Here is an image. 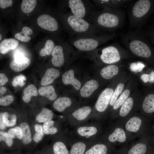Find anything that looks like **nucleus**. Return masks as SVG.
Masks as SVG:
<instances>
[{"mask_svg":"<svg viewBox=\"0 0 154 154\" xmlns=\"http://www.w3.org/2000/svg\"><path fill=\"white\" fill-rule=\"evenodd\" d=\"M93 143L81 141L75 142L71 145L69 154H84Z\"/></svg>","mask_w":154,"mask_h":154,"instance_id":"a211bd4d","label":"nucleus"},{"mask_svg":"<svg viewBox=\"0 0 154 154\" xmlns=\"http://www.w3.org/2000/svg\"><path fill=\"white\" fill-rule=\"evenodd\" d=\"M119 72L118 67L115 64H110L103 68L100 72L101 76L106 80H110L116 75Z\"/></svg>","mask_w":154,"mask_h":154,"instance_id":"4be33fe9","label":"nucleus"},{"mask_svg":"<svg viewBox=\"0 0 154 154\" xmlns=\"http://www.w3.org/2000/svg\"><path fill=\"white\" fill-rule=\"evenodd\" d=\"M126 139L125 133L122 128H116L108 137L109 141L111 143L118 141L120 143L125 142Z\"/></svg>","mask_w":154,"mask_h":154,"instance_id":"5701e85b","label":"nucleus"},{"mask_svg":"<svg viewBox=\"0 0 154 154\" xmlns=\"http://www.w3.org/2000/svg\"><path fill=\"white\" fill-rule=\"evenodd\" d=\"M39 26L42 29L51 32H55L58 29V22L53 17L47 14L39 16L37 20Z\"/></svg>","mask_w":154,"mask_h":154,"instance_id":"1a4fd4ad","label":"nucleus"},{"mask_svg":"<svg viewBox=\"0 0 154 154\" xmlns=\"http://www.w3.org/2000/svg\"><path fill=\"white\" fill-rule=\"evenodd\" d=\"M141 78L143 81L145 83L148 82L149 79L148 74H142L141 76Z\"/></svg>","mask_w":154,"mask_h":154,"instance_id":"603ef678","label":"nucleus"},{"mask_svg":"<svg viewBox=\"0 0 154 154\" xmlns=\"http://www.w3.org/2000/svg\"><path fill=\"white\" fill-rule=\"evenodd\" d=\"M31 62V60L29 58L24 56L14 58L11 62L10 67L11 70L15 72H20L28 67Z\"/></svg>","mask_w":154,"mask_h":154,"instance_id":"ddd939ff","label":"nucleus"},{"mask_svg":"<svg viewBox=\"0 0 154 154\" xmlns=\"http://www.w3.org/2000/svg\"><path fill=\"white\" fill-rule=\"evenodd\" d=\"M66 3L69 10L68 13L90 22L92 13L96 9V5L90 1L84 0H69Z\"/></svg>","mask_w":154,"mask_h":154,"instance_id":"423d86ee","label":"nucleus"},{"mask_svg":"<svg viewBox=\"0 0 154 154\" xmlns=\"http://www.w3.org/2000/svg\"><path fill=\"white\" fill-rule=\"evenodd\" d=\"M147 35L141 27L137 28L122 35L121 41L123 44L135 55L148 58L151 56L152 52Z\"/></svg>","mask_w":154,"mask_h":154,"instance_id":"f03ea898","label":"nucleus"},{"mask_svg":"<svg viewBox=\"0 0 154 154\" xmlns=\"http://www.w3.org/2000/svg\"><path fill=\"white\" fill-rule=\"evenodd\" d=\"M110 149L103 143H93L86 150L84 154H109Z\"/></svg>","mask_w":154,"mask_h":154,"instance_id":"6ab92c4d","label":"nucleus"},{"mask_svg":"<svg viewBox=\"0 0 154 154\" xmlns=\"http://www.w3.org/2000/svg\"><path fill=\"white\" fill-rule=\"evenodd\" d=\"M54 114L50 110L44 108L37 115L36 117V121L38 122L42 123L51 120Z\"/></svg>","mask_w":154,"mask_h":154,"instance_id":"bb28decb","label":"nucleus"},{"mask_svg":"<svg viewBox=\"0 0 154 154\" xmlns=\"http://www.w3.org/2000/svg\"><path fill=\"white\" fill-rule=\"evenodd\" d=\"M0 141H5L9 147L12 145L13 143L12 139L8 133L0 131Z\"/></svg>","mask_w":154,"mask_h":154,"instance_id":"79ce46f5","label":"nucleus"},{"mask_svg":"<svg viewBox=\"0 0 154 154\" xmlns=\"http://www.w3.org/2000/svg\"><path fill=\"white\" fill-rule=\"evenodd\" d=\"M53 150L54 154H69V151L66 145L61 141L56 142L54 144Z\"/></svg>","mask_w":154,"mask_h":154,"instance_id":"72a5a7b5","label":"nucleus"},{"mask_svg":"<svg viewBox=\"0 0 154 154\" xmlns=\"http://www.w3.org/2000/svg\"><path fill=\"white\" fill-rule=\"evenodd\" d=\"M8 81V79L3 73L0 74V85L1 86L5 84Z\"/></svg>","mask_w":154,"mask_h":154,"instance_id":"49530a36","label":"nucleus"},{"mask_svg":"<svg viewBox=\"0 0 154 154\" xmlns=\"http://www.w3.org/2000/svg\"><path fill=\"white\" fill-rule=\"evenodd\" d=\"M16 136L19 139H21L23 138V133L20 127H16L15 128Z\"/></svg>","mask_w":154,"mask_h":154,"instance_id":"de8ad7c7","label":"nucleus"},{"mask_svg":"<svg viewBox=\"0 0 154 154\" xmlns=\"http://www.w3.org/2000/svg\"><path fill=\"white\" fill-rule=\"evenodd\" d=\"M54 121L52 120L46 121L44 123L43 129L45 134L53 135L57 133L58 129L54 126Z\"/></svg>","mask_w":154,"mask_h":154,"instance_id":"f704fd0d","label":"nucleus"},{"mask_svg":"<svg viewBox=\"0 0 154 154\" xmlns=\"http://www.w3.org/2000/svg\"><path fill=\"white\" fill-rule=\"evenodd\" d=\"M149 79L148 82L150 83H154V71L152 70L148 74Z\"/></svg>","mask_w":154,"mask_h":154,"instance_id":"8fccbe9b","label":"nucleus"},{"mask_svg":"<svg viewBox=\"0 0 154 154\" xmlns=\"http://www.w3.org/2000/svg\"><path fill=\"white\" fill-rule=\"evenodd\" d=\"M36 133L33 137V140L36 143H38L41 140L43 136V129L41 125L37 124L35 126Z\"/></svg>","mask_w":154,"mask_h":154,"instance_id":"ea45409f","label":"nucleus"},{"mask_svg":"<svg viewBox=\"0 0 154 154\" xmlns=\"http://www.w3.org/2000/svg\"><path fill=\"white\" fill-rule=\"evenodd\" d=\"M6 87L3 86H1L0 87V95L4 94L6 91Z\"/></svg>","mask_w":154,"mask_h":154,"instance_id":"864d4df0","label":"nucleus"},{"mask_svg":"<svg viewBox=\"0 0 154 154\" xmlns=\"http://www.w3.org/2000/svg\"><path fill=\"white\" fill-rule=\"evenodd\" d=\"M141 119L137 116H134L129 119L126 123V129L129 131L136 132L139 129L142 124Z\"/></svg>","mask_w":154,"mask_h":154,"instance_id":"b1692460","label":"nucleus"},{"mask_svg":"<svg viewBox=\"0 0 154 154\" xmlns=\"http://www.w3.org/2000/svg\"><path fill=\"white\" fill-rule=\"evenodd\" d=\"M33 33L32 30L29 27L25 26L23 27L21 32L16 34L14 37L16 39L22 42H27L30 41L31 38L29 35Z\"/></svg>","mask_w":154,"mask_h":154,"instance_id":"cd10ccee","label":"nucleus"},{"mask_svg":"<svg viewBox=\"0 0 154 154\" xmlns=\"http://www.w3.org/2000/svg\"><path fill=\"white\" fill-rule=\"evenodd\" d=\"M38 93L41 96L53 101L57 98V95L54 87L52 85H48L41 87L38 90Z\"/></svg>","mask_w":154,"mask_h":154,"instance_id":"393cba45","label":"nucleus"},{"mask_svg":"<svg viewBox=\"0 0 154 154\" xmlns=\"http://www.w3.org/2000/svg\"><path fill=\"white\" fill-rule=\"evenodd\" d=\"M0 40H1V38H2V36H1V34L0 35Z\"/></svg>","mask_w":154,"mask_h":154,"instance_id":"5fc2aeb1","label":"nucleus"},{"mask_svg":"<svg viewBox=\"0 0 154 154\" xmlns=\"http://www.w3.org/2000/svg\"><path fill=\"white\" fill-rule=\"evenodd\" d=\"M111 88L105 89L100 94L95 104V108L98 112L105 111L107 108L114 92Z\"/></svg>","mask_w":154,"mask_h":154,"instance_id":"6e6552de","label":"nucleus"},{"mask_svg":"<svg viewBox=\"0 0 154 154\" xmlns=\"http://www.w3.org/2000/svg\"><path fill=\"white\" fill-rule=\"evenodd\" d=\"M36 4V0H23L21 5L22 11L25 13H30L34 9Z\"/></svg>","mask_w":154,"mask_h":154,"instance_id":"473e14b6","label":"nucleus"},{"mask_svg":"<svg viewBox=\"0 0 154 154\" xmlns=\"http://www.w3.org/2000/svg\"><path fill=\"white\" fill-rule=\"evenodd\" d=\"M154 9V1L138 0L131 5L128 11L129 26L134 29L141 27Z\"/></svg>","mask_w":154,"mask_h":154,"instance_id":"20e7f679","label":"nucleus"},{"mask_svg":"<svg viewBox=\"0 0 154 154\" xmlns=\"http://www.w3.org/2000/svg\"><path fill=\"white\" fill-rule=\"evenodd\" d=\"M52 55L51 62L54 66L60 67L64 64L65 58L63 46L59 45L56 46Z\"/></svg>","mask_w":154,"mask_h":154,"instance_id":"4468645a","label":"nucleus"},{"mask_svg":"<svg viewBox=\"0 0 154 154\" xmlns=\"http://www.w3.org/2000/svg\"><path fill=\"white\" fill-rule=\"evenodd\" d=\"M98 83L96 80L92 79L88 81L80 89V96L85 98L90 97L98 89Z\"/></svg>","mask_w":154,"mask_h":154,"instance_id":"dca6fc26","label":"nucleus"},{"mask_svg":"<svg viewBox=\"0 0 154 154\" xmlns=\"http://www.w3.org/2000/svg\"><path fill=\"white\" fill-rule=\"evenodd\" d=\"M13 98L11 95H8L1 97L0 105L2 106H6L10 105L13 101Z\"/></svg>","mask_w":154,"mask_h":154,"instance_id":"c03bdc74","label":"nucleus"},{"mask_svg":"<svg viewBox=\"0 0 154 154\" xmlns=\"http://www.w3.org/2000/svg\"><path fill=\"white\" fill-rule=\"evenodd\" d=\"M130 93V91L129 89H125L118 98L113 106V109L114 110H116L121 106L129 97Z\"/></svg>","mask_w":154,"mask_h":154,"instance_id":"4c0bfd02","label":"nucleus"},{"mask_svg":"<svg viewBox=\"0 0 154 154\" xmlns=\"http://www.w3.org/2000/svg\"><path fill=\"white\" fill-rule=\"evenodd\" d=\"M0 128L1 129H4L5 128V125L3 122V114L0 113Z\"/></svg>","mask_w":154,"mask_h":154,"instance_id":"09e8293b","label":"nucleus"},{"mask_svg":"<svg viewBox=\"0 0 154 154\" xmlns=\"http://www.w3.org/2000/svg\"><path fill=\"white\" fill-rule=\"evenodd\" d=\"M3 119L5 125L8 127H13L16 122V115L15 114H10L7 112L3 114Z\"/></svg>","mask_w":154,"mask_h":154,"instance_id":"e433bc0d","label":"nucleus"},{"mask_svg":"<svg viewBox=\"0 0 154 154\" xmlns=\"http://www.w3.org/2000/svg\"><path fill=\"white\" fill-rule=\"evenodd\" d=\"M98 129L95 125H82L76 129V132L80 137L85 139H91L97 134Z\"/></svg>","mask_w":154,"mask_h":154,"instance_id":"f8f14e48","label":"nucleus"},{"mask_svg":"<svg viewBox=\"0 0 154 154\" xmlns=\"http://www.w3.org/2000/svg\"><path fill=\"white\" fill-rule=\"evenodd\" d=\"M8 134L11 138H15L16 136L15 128L10 129L8 131Z\"/></svg>","mask_w":154,"mask_h":154,"instance_id":"3c124183","label":"nucleus"},{"mask_svg":"<svg viewBox=\"0 0 154 154\" xmlns=\"http://www.w3.org/2000/svg\"><path fill=\"white\" fill-rule=\"evenodd\" d=\"M26 80L25 76L23 75H20L15 76L13 79L12 84L15 87L19 86H23L25 84V81Z\"/></svg>","mask_w":154,"mask_h":154,"instance_id":"a19ab883","label":"nucleus"},{"mask_svg":"<svg viewBox=\"0 0 154 154\" xmlns=\"http://www.w3.org/2000/svg\"><path fill=\"white\" fill-rule=\"evenodd\" d=\"M147 151L146 145L139 143L133 146L129 151L127 154H145Z\"/></svg>","mask_w":154,"mask_h":154,"instance_id":"c9c22d12","label":"nucleus"},{"mask_svg":"<svg viewBox=\"0 0 154 154\" xmlns=\"http://www.w3.org/2000/svg\"><path fill=\"white\" fill-rule=\"evenodd\" d=\"M60 75L59 71L54 68L47 69L42 77L40 82L42 86H46L52 83Z\"/></svg>","mask_w":154,"mask_h":154,"instance_id":"f3484780","label":"nucleus"},{"mask_svg":"<svg viewBox=\"0 0 154 154\" xmlns=\"http://www.w3.org/2000/svg\"><path fill=\"white\" fill-rule=\"evenodd\" d=\"M92 13L90 22L97 27L110 33L121 28L125 21V13L121 9L115 10L106 7Z\"/></svg>","mask_w":154,"mask_h":154,"instance_id":"f257e3e1","label":"nucleus"},{"mask_svg":"<svg viewBox=\"0 0 154 154\" xmlns=\"http://www.w3.org/2000/svg\"><path fill=\"white\" fill-rule=\"evenodd\" d=\"M133 103V98L128 97L121 106L119 112L120 116L122 117L126 116L131 110Z\"/></svg>","mask_w":154,"mask_h":154,"instance_id":"c756f323","label":"nucleus"},{"mask_svg":"<svg viewBox=\"0 0 154 154\" xmlns=\"http://www.w3.org/2000/svg\"><path fill=\"white\" fill-rule=\"evenodd\" d=\"M18 44V41L14 38L4 39L0 43V52L2 54H5L9 51L15 48Z\"/></svg>","mask_w":154,"mask_h":154,"instance_id":"aec40b11","label":"nucleus"},{"mask_svg":"<svg viewBox=\"0 0 154 154\" xmlns=\"http://www.w3.org/2000/svg\"><path fill=\"white\" fill-rule=\"evenodd\" d=\"M145 67L143 64L139 62L132 63L130 64V68L132 71L138 72L141 71Z\"/></svg>","mask_w":154,"mask_h":154,"instance_id":"37998d69","label":"nucleus"},{"mask_svg":"<svg viewBox=\"0 0 154 154\" xmlns=\"http://www.w3.org/2000/svg\"><path fill=\"white\" fill-rule=\"evenodd\" d=\"M55 44L54 41L50 39L46 40L44 47L39 51V54L41 56H46V55H49L52 54Z\"/></svg>","mask_w":154,"mask_h":154,"instance_id":"2f4dec72","label":"nucleus"},{"mask_svg":"<svg viewBox=\"0 0 154 154\" xmlns=\"http://www.w3.org/2000/svg\"><path fill=\"white\" fill-rule=\"evenodd\" d=\"M92 111V109L89 106H86L80 108L72 113L71 117L70 118V121L75 123L83 122L88 118Z\"/></svg>","mask_w":154,"mask_h":154,"instance_id":"9d476101","label":"nucleus"},{"mask_svg":"<svg viewBox=\"0 0 154 154\" xmlns=\"http://www.w3.org/2000/svg\"><path fill=\"white\" fill-rule=\"evenodd\" d=\"M125 50L117 42H115L101 49L99 58L103 63L112 64L118 62L121 59Z\"/></svg>","mask_w":154,"mask_h":154,"instance_id":"0eeeda50","label":"nucleus"},{"mask_svg":"<svg viewBox=\"0 0 154 154\" xmlns=\"http://www.w3.org/2000/svg\"><path fill=\"white\" fill-rule=\"evenodd\" d=\"M116 36L115 32L99 35L76 36L70 39V44L80 51H90L113 39Z\"/></svg>","mask_w":154,"mask_h":154,"instance_id":"39448f33","label":"nucleus"},{"mask_svg":"<svg viewBox=\"0 0 154 154\" xmlns=\"http://www.w3.org/2000/svg\"><path fill=\"white\" fill-rule=\"evenodd\" d=\"M72 101L70 98L66 97H60L57 98L53 104V107L57 111L62 112L67 108L71 106Z\"/></svg>","mask_w":154,"mask_h":154,"instance_id":"412c9836","label":"nucleus"},{"mask_svg":"<svg viewBox=\"0 0 154 154\" xmlns=\"http://www.w3.org/2000/svg\"><path fill=\"white\" fill-rule=\"evenodd\" d=\"M13 4V1L12 0H0V7L2 9H5L10 7Z\"/></svg>","mask_w":154,"mask_h":154,"instance_id":"a18cd8bd","label":"nucleus"},{"mask_svg":"<svg viewBox=\"0 0 154 154\" xmlns=\"http://www.w3.org/2000/svg\"><path fill=\"white\" fill-rule=\"evenodd\" d=\"M144 111L147 113L154 112V94H150L147 95L144 99L142 104Z\"/></svg>","mask_w":154,"mask_h":154,"instance_id":"a878e982","label":"nucleus"},{"mask_svg":"<svg viewBox=\"0 0 154 154\" xmlns=\"http://www.w3.org/2000/svg\"><path fill=\"white\" fill-rule=\"evenodd\" d=\"M124 87V84L123 83H120L117 85L114 91L110 103L109 104L111 106H113L117 100L118 96L122 92Z\"/></svg>","mask_w":154,"mask_h":154,"instance_id":"58836bf2","label":"nucleus"},{"mask_svg":"<svg viewBox=\"0 0 154 154\" xmlns=\"http://www.w3.org/2000/svg\"><path fill=\"white\" fill-rule=\"evenodd\" d=\"M62 80L64 85L71 84L76 90H79L80 88L81 83L74 77V72L72 69L69 70L63 74Z\"/></svg>","mask_w":154,"mask_h":154,"instance_id":"2eb2a0df","label":"nucleus"},{"mask_svg":"<svg viewBox=\"0 0 154 154\" xmlns=\"http://www.w3.org/2000/svg\"><path fill=\"white\" fill-rule=\"evenodd\" d=\"M92 1L96 5L101 8L107 7L114 9L118 10L132 1L128 0H96Z\"/></svg>","mask_w":154,"mask_h":154,"instance_id":"9b49d317","label":"nucleus"},{"mask_svg":"<svg viewBox=\"0 0 154 154\" xmlns=\"http://www.w3.org/2000/svg\"><path fill=\"white\" fill-rule=\"evenodd\" d=\"M23 94V99L26 103L29 102L32 96H37L38 95L37 88L33 84H30L25 88Z\"/></svg>","mask_w":154,"mask_h":154,"instance_id":"c85d7f7f","label":"nucleus"},{"mask_svg":"<svg viewBox=\"0 0 154 154\" xmlns=\"http://www.w3.org/2000/svg\"><path fill=\"white\" fill-rule=\"evenodd\" d=\"M23 133V142L25 144H28L32 140L31 134L29 125L26 122L21 123L20 125Z\"/></svg>","mask_w":154,"mask_h":154,"instance_id":"7c9ffc66","label":"nucleus"},{"mask_svg":"<svg viewBox=\"0 0 154 154\" xmlns=\"http://www.w3.org/2000/svg\"><path fill=\"white\" fill-rule=\"evenodd\" d=\"M63 17L65 27L72 35H99L110 33L99 29L88 21L70 13H68Z\"/></svg>","mask_w":154,"mask_h":154,"instance_id":"7ed1b4c3","label":"nucleus"}]
</instances>
